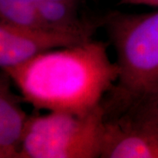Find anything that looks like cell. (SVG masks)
Returning a JSON list of instances; mask_svg holds the SVG:
<instances>
[{
    "mask_svg": "<svg viewBox=\"0 0 158 158\" xmlns=\"http://www.w3.org/2000/svg\"><path fill=\"white\" fill-rule=\"evenodd\" d=\"M9 76H0V158H19L30 114L25 112L22 97L16 94Z\"/></svg>",
    "mask_w": 158,
    "mask_h": 158,
    "instance_id": "obj_6",
    "label": "cell"
},
{
    "mask_svg": "<svg viewBox=\"0 0 158 158\" xmlns=\"http://www.w3.org/2000/svg\"><path fill=\"white\" fill-rule=\"evenodd\" d=\"M116 114H125L131 118L158 124V90L132 103Z\"/></svg>",
    "mask_w": 158,
    "mask_h": 158,
    "instance_id": "obj_9",
    "label": "cell"
},
{
    "mask_svg": "<svg viewBox=\"0 0 158 158\" xmlns=\"http://www.w3.org/2000/svg\"><path fill=\"white\" fill-rule=\"evenodd\" d=\"M119 6H146L158 8V0H119Z\"/></svg>",
    "mask_w": 158,
    "mask_h": 158,
    "instance_id": "obj_10",
    "label": "cell"
},
{
    "mask_svg": "<svg viewBox=\"0 0 158 158\" xmlns=\"http://www.w3.org/2000/svg\"><path fill=\"white\" fill-rule=\"evenodd\" d=\"M109 46L91 39L2 71L35 110L85 113L100 106L117 85L119 67L109 56Z\"/></svg>",
    "mask_w": 158,
    "mask_h": 158,
    "instance_id": "obj_1",
    "label": "cell"
},
{
    "mask_svg": "<svg viewBox=\"0 0 158 158\" xmlns=\"http://www.w3.org/2000/svg\"><path fill=\"white\" fill-rule=\"evenodd\" d=\"M100 157L158 158V124L106 115Z\"/></svg>",
    "mask_w": 158,
    "mask_h": 158,
    "instance_id": "obj_5",
    "label": "cell"
},
{
    "mask_svg": "<svg viewBox=\"0 0 158 158\" xmlns=\"http://www.w3.org/2000/svg\"><path fill=\"white\" fill-rule=\"evenodd\" d=\"M40 18L47 28L93 36L95 24L79 17L80 0H35Z\"/></svg>",
    "mask_w": 158,
    "mask_h": 158,
    "instance_id": "obj_7",
    "label": "cell"
},
{
    "mask_svg": "<svg viewBox=\"0 0 158 158\" xmlns=\"http://www.w3.org/2000/svg\"><path fill=\"white\" fill-rule=\"evenodd\" d=\"M0 22L20 27H45L35 0H0Z\"/></svg>",
    "mask_w": 158,
    "mask_h": 158,
    "instance_id": "obj_8",
    "label": "cell"
},
{
    "mask_svg": "<svg viewBox=\"0 0 158 158\" xmlns=\"http://www.w3.org/2000/svg\"><path fill=\"white\" fill-rule=\"evenodd\" d=\"M91 39L85 34L45 27H20L0 22V67L7 70L48 51Z\"/></svg>",
    "mask_w": 158,
    "mask_h": 158,
    "instance_id": "obj_4",
    "label": "cell"
},
{
    "mask_svg": "<svg viewBox=\"0 0 158 158\" xmlns=\"http://www.w3.org/2000/svg\"><path fill=\"white\" fill-rule=\"evenodd\" d=\"M116 55L119 77L104 104L108 114L158 90V10L112 11L101 19Z\"/></svg>",
    "mask_w": 158,
    "mask_h": 158,
    "instance_id": "obj_2",
    "label": "cell"
},
{
    "mask_svg": "<svg viewBox=\"0 0 158 158\" xmlns=\"http://www.w3.org/2000/svg\"><path fill=\"white\" fill-rule=\"evenodd\" d=\"M106 118L104 102L85 113L35 110L29 116L19 158L100 157Z\"/></svg>",
    "mask_w": 158,
    "mask_h": 158,
    "instance_id": "obj_3",
    "label": "cell"
}]
</instances>
